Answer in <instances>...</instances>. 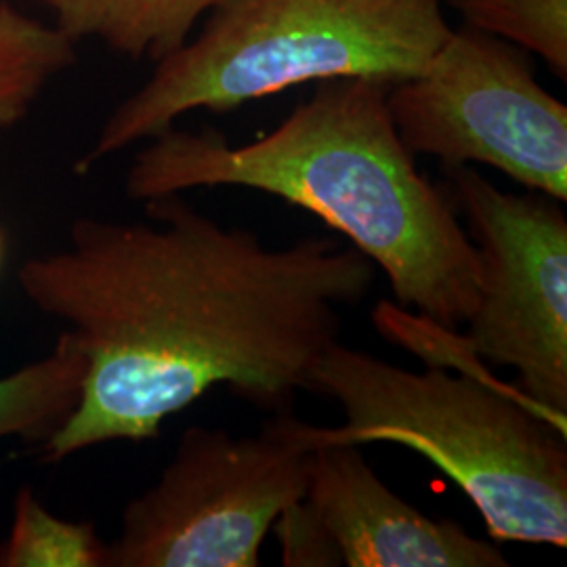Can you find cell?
Returning a JSON list of instances; mask_svg holds the SVG:
<instances>
[{"label":"cell","instance_id":"obj_1","mask_svg":"<svg viewBox=\"0 0 567 567\" xmlns=\"http://www.w3.org/2000/svg\"><path fill=\"white\" fill-rule=\"evenodd\" d=\"M147 221L79 219L65 248L21 265L28 301L68 326L84 360L81 398L42 444L58 463L107 442L161 437L164 421L217 385L271 414L292 412L343 307L377 265L328 236L269 248L171 194Z\"/></svg>","mask_w":567,"mask_h":567},{"label":"cell","instance_id":"obj_4","mask_svg":"<svg viewBox=\"0 0 567 567\" xmlns=\"http://www.w3.org/2000/svg\"><path fill=\"white\" fill-rule=\"evenodd\" d=\"M442 0H217L200 34L156 61L76 163L93 166L154 140L194 110L244 103L330 79H412L450 34Z\"/></svg>","mask_w":567,"mask_h":567},{"label":"cell","instance_id":"obj_8","mask_svg":"<svg viewBox=\"0 0 567 567\" xmlns=\"http://www.w3.org/2000/svg\"><path fill=\"white\" fill-rule=\"evenodd\" d=\"M347 567H507L496 543L405 503L360 446L324 442L311 456L303 498Z\"/></svg>","mask_w":567,"mask_h":567},{"label":"cell","instance_id":"obj_15","mask_svg":"<svg viewBox=\"0 0 567 567\" xmlns=\"http://www.w3.org/2000/svg\"><path fill=\"white\" fill-rule=\"evenodd\" d=\"M2 261H4V236L0 231V267H2Z\"/></svg>","mask_w":567,"mask_h":567},{"label":"cell","instance_id":"obj_10","mask_svg":"<svg viewBox=\"0 0 567 567\" xmlns=\"http://www.w3.org/2000/svg\"><path fill=\"white\" fill-rule=\"evenodd\" d=\"M82 377L81 351L63 330L51 353L0 379V440H51L79 404Z\"/></svg>","mask_w":567,"mask_h":567},{"label":"cell","instance_id":"obj_14","mask_svg":"<svg viewBox=\"0 0 567 567\" xmlns=\"http://www.w3.org/2000/svg\"><path fill=\"white\" fill-rule=\"evenodd\" d=\"M271 529L280 538L284 566H343L334 543L305 501L286 508Z\"/></svg>","mask_w":567,"mask_h":567},{"label":"cell","instance_id":"obj_2","mask_svg":"<svg viewBox=\"0 0 567 567\" xmlns=\"http://www.w3.org/2000/svg\"><path fill=\"white\" fill-rule=\"evenodd\" d=\"M389 82H318L271 133L166 128L135 156L126 194L154 200L200 187H246L320 217L377 265L395 299L447 330L480 297V252L446 189L416 168L386 105Z\"/></svg>","mask_w":567,"mask_h":567},{"label":"cell","instance_id":"obj_6","mask_svg":"<svg viewBox=\"0 0 567 567\" xmlns=\"http://www.w3.org/2000/svg\"><path fill=\"white\" fill-rule=\"evenodd\" d=\"M447 198L480 252V297L463 337L429 344L519 374L567 423V217L547 194L496 187L471 164L444 168Z\"/></svg>","mask_w":567,"mask_h":567},{"label":"cell","instance_id":"obj_7","mask_svg":"<svg viewBox=\"0 0 567 567\" xmlns=\"http://www.w3.org/2000/svg\"><path fill=\"white\" fill-rule=\"evenodd\" d=\"M386 105L412 156L486 164L567 203V105L517 47L452 28L421 74L389 84Z\"/></svg>","mask_w":567,"mask_h":567},{"label":"cell","instance_id":"obj_5","mask_svg":"<svg viewBox=\"0 0 567 567\" xmlns=\"http://www.w3.org/2000/svg\"><path fill=\"white\" fill-rule=\"evenodd\" d=\"M316 425L271 414L259 433L189 426L158 482L122 513L107 567H257L267 534L303 501Z\"/></svg>","mask_w":567,"mask_h":567},{"label":"cell","instance_id":"obj_3","mask_svg":"<svg viewBox=\"0 0 567 567\" xmlns=\"http://www.w3.org/2000/svg\"><path fill=\"white\" fill-rule=\"evenodd\" d=\"M309 391L344 412V425H316L318 444L410 447L461 487L494 543L566 547L567 423L522 389L486 374L412 372L337 341Z\"/></svg>","mask_w":567,"mask_h":567},{"label":"cell","instance_id":"obj_9","mask_svg":"<svg viewBox=\"0 0 567 567\" xmlns=\"http://www.w3.org/2000/svg\"><path fill=\"white\" fill-rule=\"evenodd\" d=\"M70 41L97 39L112 51L161 61L189 41L217 0H44Z\"/></svg>","mask_w":567,"mask_h":567},{"label":"cell","instance_id":"obj_13","mask_svg":"<svg viewBox=\"0 0 567 567\" xmlns=\"http://www.w3.org/2000/svg\"><path fill=\"white\" fill-rule=\"evenodd\" d=\"M468 28L545 61L567 81V0H446Z\"/></svg>","mask_w":567,"mask_h":567},{"label":"cell","instance_id":"obj_12","mask_svg":"<svg viewBox=\"0 0 567 567\" xmlns=\"http://www.w3.org/2000/svg\"><path fill=\"white\" fill-rule=\"evenodd\" d=\"M0 567H107V543L89 522L49 513L34 489L21 487L0 543Z\"/></svg>","mask_w":567,"mask_h":567},{"label":"cell","instance_id":"obj_11","mask_svg":"<svg viewBox=\"0 0 567 567\" xmlns=\"http://www.w3.org/2000/svg\"><path fill=\"white\" fill-rule=\"evenodd\" d=\"M58 25L30 18L11 2H0V126H13L76 55Z\"/></svg>","mask_w":567,"mask_h":567}]
</instances>
